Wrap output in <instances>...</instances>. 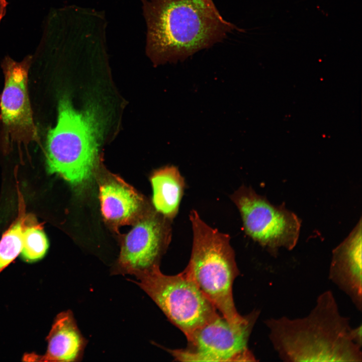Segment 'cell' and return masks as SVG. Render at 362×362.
<instances>
[{"label":"cell","mask_w":362,"mask_h":362,"mask_svg":"<svg viewBox=\"0 0 362 362\" xmlns=\"http://www.w3.org/2000/svg\"><path fill=\"white\" fill-rule=\"evenodd\" d=\"M150 181L155 209L166 217H173L177 212L184 187V179L178 169L170 166L157 170Z\"/></svg>","instance_id":"13"},{"label":"cell","mask_w":362,"mask_h":362,"mask_svg":"<svg viewBox=\"0 0 362 362\" xmlns=\"http://www.w3.org/2000/svg\"><path fill=\"white\" fill-rule=\"evenodd\" d=\"M49 248V241L39 225H26L23 232L21 258L26 262H33L42 259Z\"/></svg>","instance_id":"14"},{"label":"cell","mask_w":362,"mask_h":362,"mask_svg":"<svg viewBox=\"0 0 362 362\" xmlns=\"http://www.w3.org/2000/svg\"><path fill=\"white\" fill-rule=\"evenodd\" d=\"M361 219L332 251L329 278L362 309Z\"/></svg>","instance_id":"10"},{"label":"cell","mask_w":362,"mask_h":362,"mask_svg":"<svg viewBox=\"0 0 362 362\" xmlns=\"http://www.w3.org/2000/svg\"><path fill=\"white\" fill-rule=\"evenodd\" d=\"M7 5L6 0H0V23L6 14Z\"/></svg>","instance_id":"17"},{"label":"cell","mask_w":362,"mask_h":362,"mask_svg":"<svg viewBox=\"0 0 362 362\" xmlns=\"http://www.w3.org/2000/svg\"><path fill=\"white\" fill-rule=\"evenodd\" d=\"M32 59L28 55L17 62L7 56L2 64L5 84L0 96V119L3 141L8 146L14 143L27 145L38 139L28 89Z\"/></svg>","instance_id":"8"},{"label":"cell","mask_w":362,"mask_h":362,"mask_svg":"<svg viewBox=\"0 0 362 362\" xmlns=\"http://www.w3.org/2000/svg\"><path fill=\"white\" fill-rule=\"evenodd\" d=\"M46 339L48 345L44 354L25 353L22 360L41 362L80 361L87 343L70 310L57 315Z\"/></svg>","instance_id":"11"},{"label":"cell","mask_w":362,"mask_h":362,"mask_svg":"<svg viewBox=\"0 0 362 362\" xmlns=\"http://www.w3.org/2000/svg\"><path fill=\"white\" fill-rule=\"evenodd\" d=\"M146 26V52L154 64L183 61L238 29L213 0H140Z\"/></svg>","instance_id":"1"},{"label":"cell","mask_w":362,"mask_h":362,"mask_svg":"<svg viewBox=\"0 0 362 362\" xmlns=\"http://www.w3.org/2000/svg\"><path fill=\"white\" fill-rule=\"evenodd\" d=\"M193 243L185 270L222 316L231 323L246 317L237 311L232 286L238 270L229 236L207 225L195 211L190 214Z\"/></svg>","instance_id":"4"},{"label":"cell","mask_w":362,"mask_h":362,"mask_svg":"<svg viewBox=\"0 0 362 362\" xmlns=\"http://www.w3.org/2000/svg\"><path fill=\"white\" fill-rule=\"evenodd\" d=\"M162 228L152 216L141 217L125 235L113 275L134 276L159 265L163 248Z\"/></svg>","instance_id":"9"},{"label":"cell","mask_w":362,"mask_h":362,"mask_svg":"<svg viewBox=\"0 0 362 362\" xmlns=\"http://www.w3.org/2000/svg\"><path fill=\"white\" fill-rule=\"evenodd\" d=\"M350 336L353 341L361 347L362 337H361V326L360 325L354 328H352L350 331Z\"/></svg>","instance_id":"16"},{"label":"cell","mask_w":362,"mask_h":362,"mask_svg":"<svg viewBox=\"0 0 362 362\" xmlns=\"http://www.w3.org/2000/svg\"><path fill=\"white\" fill-rule=\"evenodd\" d=\"M246 233L276 255L281 247L289 250L296 245L301 221L285 205L271 204L265 197L246 187L233 196Z\"/></svg>","instance_id":"6"},{"label":"cell","mask_w":362,"mask_h":362,"mask_svg":"<svg viewBox=\"0 0 362 362\" xmlns=\"http://www.w3.org/2000/svg\"><path fill=\"white\" fill-rule=\"evenodd\" d=\"M258 315L257 311H254L243 322L235 324L219 315L196 329L187 338L191 348L168 351L182 361H256L247 343Z\"/></svg>","instance_id":"7"},{"label":"cell","mask_w":362,"mask_h":362,"mask_svg":"<svg viewBox=\"0 0 362 362\" xmlns=\"http://www.w3.org/2000/svg\"><path fill=\"white\" fill-rule=\"evenodd\" d=\"M101 211L110 224L119 226L139 219L144 201L139 194L120 177L110 175L100 185Z\"/></svg>","instance_id":"12"},{"label":"cell","mask_w":362,"mask_h":362,"mask_svg":"<svg viewBox=\"0 0 362 362\" xmlns=\"http://www.w3.org/2000/svg\"><path fill=\"white\" fill-rule=\"evenodd\" d=\"M25 222L20 218L3 234L0 241V273L20 254Z\"/></svg>","instance_id":"15"},{"label":"cell","mask_w":362,"mask_h":362,"mask_svg":"<svg viewBox=\"0 0 362 362\" xmlns=\"http://www.w3.org/2000/svg\"><path fill=\"white\" fill-rule=\"evenodd\" d=\"M135 277L137 281H132L151 298L187 338L196 329L219 316L185 269L177 275L168 276L156 265Z\"/></svg>","instance_id":"5"},{"label":"cell","mask_w":362,"mask_h":362,"mask_svg":"<svg viewBox=\"0 0 362 362\" xmlns=\"http://www.w3.org/2000/svg\"><path fill=\"white\" fill-rule=\"evenodd\" d=\"M97 106L89 105L79 112L67 97H62L57 124L48 132V171L60 175L75 187L90 181L98 166L104 119Z\"/></svg>","instance_id":"3"},{"label":"cell","mask_w":362,"mask_h":362,"mask_svg":"<svg viewBox=\"0 0 362 362\" xmlns=\"http://www.w3.org/2000/svg\"><path fill=\"white\" fill-rule=\"evenodd\" d=\"M265 323L269 340L284 361H362L361 347L351 338L349 318L340 314L330 291L318 296L306 317L270 318Z\"/></svg>","instance_id":"2"}]
</instances>
